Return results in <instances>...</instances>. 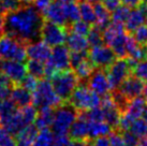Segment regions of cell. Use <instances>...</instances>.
I'll return each instance as SVG.
<instances>
[{
	"label": "cell",
	"mask_w": 147,
	"mask_h": 146,
	"mask_svg": "<svg viewBox=\"0 0 147 146\" xmlns=\"http://www.w3.org/2000/svg\"><path fill=\"white\" fill-rule=\"evenodd\" d=\"M43 14L31 4L3 15L4 34L20 41L25 45L40 40Z\"/></svg>",
	"instance_id": "obj_1"
},
{
	"label": "cell",
	"mask_w": 147,
	"mask_h": 146,
	"mask_svg": "<svg viewBox=\"0 0 147 146\" xmlns=\"http://www.w3.org/2000/svg\"><path fill=\"white\" fill-rule=\"evenodd\" d=\"M78 111L70 102H62L54 109L52 131L54 134H68L74 120L78 118Z\"/></svg>",
	"instance_id": "obj_2"
},
{
	"label": "cell",
	"mask_w": 147,
	"mask_h": 146,
	"mask_svg": "<svg viewBox=\"0 0 147 146\" xmlns=\"http://www.w3.org/2000/svg\"><path fill=\"white\" fill-rule=\"evenodd\" d=\"M51 83L56 95L62 102H65L70 99L73 90L78 85L80 80L73 70L68 69L57 71L51 77Z\"/></svg>",
	"instance_id": "obj_3"
},
{
	"label": "cell",
	"mask_w": 147,
	"mask_h": 146,
	"mask_svg": "<svg viewBox=\"0 0 147 146\" xmlns=\"http://www.w3.org/2000/svg\"><path fill=\"white\" fill-rule=\"evenodd\" d=\"M78 111H87L100 106L101 97L91 90L86 82H80L68 100Z\"/></svg>",
	"instance_id": "obj_4"
},
{
	"label": "cell",
	"mask_w": 147,
	"mask_h": 146,
	"mask_svg": "<svg viewBox=\"0 0 147 146\" xmlns=\"http://www.w3.org/2000/svg\"><path fill=\"white\" fill-rule=\"evenodd\" d=\"M136 65L134 60L129 57L117 58L105 69L106 75L109 78L111 91L116 89L127 77L132 74L133 67Z\"/></svg>",
	"instance_id": "obj_5"
},
{
	"label": "cell",
	"mask_w": 147,
	"mask_h": 146,
	"mask_svg": "<svg viewBox=\"0 0 147 146\" xmlns=\"http://www.w3.org/2000/svg\"><path fill=\"white\" fill-rule=\"evenodd\" d=\"M32 103L37 109L44 106L55 109L56 106L61 104L62 101L56 95L52 83L46 78H41L38 81L37 87L32 91Z\"/></svg>",
	"instance_id": "obj_6"
},
{
	"label": "cell",
	"mask_w": 147,
	"mask_h": 146,
	"mask_svg": "<svg viewBox=\"0 0 147 146\" xmlns=\"http://www.w3.org/2000/svg\"><path fill=\"white\" fill-rule=\"evenodd\" d=\"M0 57L3 59L25 61L27 58L26 45L11 36H0Z\"/></svg>",
	"instance_id": "obj_7"
},
{
	"label": "cell",
	"mask_w": 147,
	"mask_h": 146,
	"mask_svg": "<svg viewBox=\"0 0 147 146\" xmlns=\"http://www.w3.org/2000/svg\"><path fill=\"white\" fill-rule=\"evenodd\" d=\"M68 30H69L68 27L55 24L53 22L44 18L41 26V30H40V38L46 44L54 47L56 45L65 43Z\"/></svg>",
	"instance_id": "obj_8"
},
{
	"label": "cell",
	"mask_w": 147,
	"mask_h": 146,
	"mask_svg": "<svg viewBox=\"0 0 147 146\" xmlns=\"http://www.w3.org/2000/svg\"><path fill=\"white\" fill-rule=\"evenodd\" d=\"M87 54L94 68H101V69H106L117 58L113 49L109 45H104V43L97 46H91V49Z\"/></svg>",
	"instance_id": "obj_9"
},
{
	"label": "cell",
	"mask_w": 147,
	"mask_h": 146,
	"mask_svg": "<svg viewBox=\"0 0 147 146\" xmlns=\"http://www.w3.org/2000/svg\"><path fill=\"white\" fill-rule=\"evenodd\" d=\"M0 71L3 72L14 85H18L27 75V68L22 61L9 60L0 57Z\"/></svg>",
	"instance_id": "obj_10"
},
{
	"label": "cell",
	"mask_w": 147,
	"mask_h": 146,
	"mask_svg": "<svg viewBox=\"0 0 147 146\" xmlns=\"http://www.w3.org/2000/svg\"><path fill=\"white\" fill-rule=\"evenodd\" d=\"M86 84L88 85L90 89L94 90L100 97H104L107 93H111L110 83H109L105 69L94 68L92 73L87 78Z\"/></svg>",
	"instance_id": "obj_11"
},
{
	"label": "cell",
	"mask_w": 147,
	"mask_h": 146,
	"mask_svg": "<svg viewBox=\"0 0 147 146\" xmlns=\"http://www.w3.org/2000/svg\"><path fill=\"white\" fill-rule=\"evenodd\" d=\"M144 89V82L135 76L134 74H131L127 77L126 80L116 88L119 93L126 98L127 100H131L134 97H138L143 93ZM115 90V89H114Z\"/></svg>",
	"instance_id": "obj_12"
},
{
	"label": "cell",
	"mask_w": 147,
	"mask_h": 146,
	"mask_svg": "<svg viewBox=\"0 0 147 146\" xmlns=\"http://www.w3.org/2000/svg\"><path fill=\"white\" fill-rule=\"evenodd\" d=\"M147 17V4L141 2L139 5L133 7L129 12V15L125 22V30L131 33L139 26L143 25Z\"/></svg>",
	"instance_id": "obj_13"
},
{
	"label": "cell",
	"mask_w": 147,
	"mask_h": 146,
	"mask_svg": "<svg viewBox=\"0 0 147 146\" xmlns=\"http://www.w3.org/2000/svg\"><path fill=\"white\" fill-rule=\"evenodd\" d=\"M49 60L54 66L56 71H63V70L71 69V66H70V51L65 45L60 44L54 46Z\"/></svg>",
	"instance_id": "obj_14"
},
{
	"label": "cell",
	"mask_w": 147,
	"mask_h": 146,
	"mask_svg": "<svg viewBox=\"0 0 147 146\" xmlns=\"http://www.w3.org/2000/svg\"><path fill=\"white\" fill-rule=\"evenodd\" d=\"M43 16L45 20H51L55 24L65 26L69 28L70 25L67 22L65 14V9H63V3L60 0H55L49 4V7L45 9L43 12Z\"/></svg>",
	"instance_id": "obj_15"
},
{
	"label": "cell",
	"mask_w": 147,
	"mask_h": 146,
	"mask_svg": "<svg viewBox=\"0 0 147 146\" xmlns=\"http://www.w3.org/2000/svg\"><path fill=\"white\" fill-rule=\"evenodd\" d=\"M26 53L29 59H34L42 62H46L51 57L52 49L44 41H36L26 45Z\"/></svg>",
	"instance_id": "obj_16"
},
{
	"label": "cell",
	"mask_w": 147,
	"mask_h": 146,
	"mask_svg": "<svg viewBox=\"0 0 147 146\" xmlns=\"http://www.w3.org/2000/svg\"><path fill=\"white\" fill-rule=\"evenodd\" d=\"M10 97L18 109L32 103V93L20 84L13 86Z\"/></svg>",
	"instance_id": "obj_17"
},
{
	"label": "cell",
	"mask_w": 147,
	"mask_h": 146,
	"mask_svg": "<svg viewBox=\"0 0 147 146\" xmlns=\"http://www.w3.org/2000/svg\"><path fill=\"white\" fill-rule=\"evenodd\" d=\"M65 42L70 52H86L89 47L88 40L85 36H81L71 30H68Z\"/></svg>",
	"instance_id": "obj_18"
},
{
	"label": "cell",
	"mask_w": 147,
	"mask_h": 146,
	"mask_svg": "<svg viewBox=\"0 0 147 146\" xmlns=\"http://www.w3.org/2000/svg\"><path fill=\"white\" fill-rule=\"evenodd\" d=\"M68 134L72 140H89L88 120H86L81 115H78V118L72 124Z\"/></svg>",
	"instance_id": "obj_19"
},
{
	"label": "cell",
	"mask_w": 147,
	"mask_h": 146,
	"mask_svg": "<svg viewBox=\"0 0 147 146\" xmlns=\"http://www.w3.org/2000/svg\"><path fill=\"white\" fill-rule=\"evenodd\" d=\"M38 133H39V129L37 128V126L34 124H30L20 130L14 135V138L18 144H22L24 146H31L33 141L37 138Z\"/></svg>",
	"instance_id": "obj_20"
},
{
	"label": "cell",
	"mask_w": 147,
	"mask_h": 146,
	"mask_svg": "<svg viewBox=\"0 0 147 146\" xmlns=\"http://www.w3.org/2000/svg\"><path fill=\"white\" fill-rule=\"evenodd\" d=\"M54 119V107H49V106H44V107H40L38 109V114L36 120H34V125L37 126L39 130L45 129V128H49L52 126V122Z\"/></svg>",
	"instance_id": "obj_21"
},
{
	"label": "cell",
	"mask_w": 147,
	"mask_h": 146,
	"mask_svg": "<svg viewBox=\"0 0 147 146\" xmlns=\"http://www.w3.org/2000/svg\"><path fill=\"white\" fill-rule=\"evenodd\" d=\"M94 13H96V17H97V22L96 24L101 30H104L107 25L111 23V12L104 7L102 2H94Z\"/></svg>",
	"instance_id": "obj_22"
},
{
	"label": "cell",
	"mask_w": 147,
	"mask_h": 146,
	"mask_svg": "<svg viewBox=\"0 0 147 146\" xmlns=\"http://www.w3.org/2000/svg\"><path fill=\"white\" fill-rule=\"evenodd\" d=\"M88 129H89L90 140L101 135H109L112 132L113 128L105 120H97V122H88Z\"/></svg>",
	"instance_id": "obj_23"
},
{
	"label": "cell",
	"mask_w": 147,
	"mask_h": 146,
	"mask_svg": "<svg viewBox=\"0 0 147 146\" xmlns=\"http://www.w3.org/2000/svg\"><path fill=\"white\" fill-rule=\"evenodd\" d=\"M78 8H80V14H81L82 20L88 23L89 25L96 24L97 17H96L94 5L91 4V2L86 0H81L78 1Z\"/></svg>",
	"instance_id": "obj_24"
},
{
	"label": "cell",
	"mask_w": 147,
	"mask_h": 146,
	"mask_svg": "<svg viewBox=\"0 0 147 146\" xmlns=\"http://www.w3.org/2000/svg\"><path fill=\"white\" fill-rule=\"evenodd\" d=\"M94 70V66L91 64V61L89 60V58L87 57L86 59L80 62L75 68H73V71L75 72L76 76L78 77L80 82H86L87 78L89 77V75L92 73Z\"/></svg>",
	"instance_id": "obj_25"
},
{
	"label": "cell",
	"mask_w": 147,
	"mask_h": 146,
	"mask_svg": "<svg viewBox=\"0 0 147 146\" xmlns=\"http://www.w3.org/2000/svg\"><path fill=\"white\" fill-rule=\"evenodd\" d=\"M54 133L49 128L39 130L36 140L31 146H53L54 145Z\"/></svg>",
	"instance_id": "obj_26"
},
{
	"label": "cell",
	"mask_w": 147,
	"mask_h": 146,
	"mask_svg": "<svg viewBox=\"0 0 147 146\" xmlns=\"http://www.w3.org/2000/svg\"><path fill=\"white\" fill-rule=\"evenodd\" d=\"M65 9V18L68 24H72L76 20H81V14H80V8H78V2L75 1H68L65 4H63Z\"/></svg>",
	"instance_id": "obj_27"
},
{
	"label": "cell",
	"mask_w": 147,
	"mask_h": 146,
	"mask_svg": "<svg viewBox=\"0 0 147 146\" xmlns=\"http://www.w3.org/2000/svg\"><path fill=\"white\" fill-rule=\"evenodd\" d=\"M26 68H27V72L38 80L45 77V64L42 61L30 59L27 62Z\"/></svg>",
	"instance_id": "obj_28"
},
{
	"label": "cell",
	"mask_w": 147,
	"mask_h": 146,
	"mask_svg": "<svg viewBox=\"0 0 147 146\" xmlns=\"http://www.w3.org/2000/svg\"><path fill=\"white\" fill-rule=\"evenodd\" d=\"M17 109L18 107L11 99L9 100L7 98L3 100H0V122L13 115L17 111Z\"/></svg>",
	"instance_id": "obj_29"
},
{
	"label": "cell",
	"mask_w": 147,
	"mask_h": 146,
	"mask_svg": "<svg viewBox=\"0 0 147 146\" xmlns=\"http://www.w3.org/2000/svg\"><path fill=\"white\" fill-rule=\"evenodd\" d=\"M129 131L136 135L139 139H142L144 137H147V122L143 117L136 118L131 124Z\"/></svg>",
	"instance_id": "obj_30"
},
{
	"label": "cell",
	"mask_w": 147,
	"mask_h": 146,
	"mask_svg": "<svg viewBox=\"0 0 147 146\" xmlns=\"http://www.w3.org/2000/svg\"><path fill=\"white\" fill-rule=\"evenodd\" d=\"M130 7L126 4H120L118 8H116L114 11H112L111 14V22L119 23V24H125L127 17L130 12Z\"/></svg>",
	"instance_id": "obj_31"
},
{
	"label": "cell",
	"mask_w": 147,
	"mask_h": 146,
	"mask_svg": "<svg viewBox=\"0 0 147 146\" xmlns=\"http://www.w3.org/2000/svg\"><path fill=\"white\" fill-rule=\"evenodd\" d=\"M87 40H88L89 46H97V45L103 44L104 42H103L102 30L97 25H91L89 32L87 34Z\"/></svg>",
	"instance_id": "obj_32"
},
{
	"label": "cell",
	"mask_w": 147,
	"mask_h": 146,
	"mask_svg": "<svg viewBox=\"0 0 147 146\" xmlns=\"http://www.w3.org/2000/svg\"><path fill=\"white\" fill-rule=\"evenodd\" d=\"M24 4L20 0H0V15H5L8 13L14 12L21 9Z\"/></svg>",
	"instance_id": "obj_33"
},
{
	"label": "cell",
	"mask_w": 147,
	"mask_h": 146,
	"mask_svg": "<svg viewBox=\"0 0 147 146\" xmlns=\"http://www.w3.org/2000/svg\"><path fill=\"white\" fill-rule=\"evenodd\" d=\"M13 86L14 84L9 80V77L3 72L0 71V100L10 97Z\"/></svg>",
	"instance_id": "obj_34"
},
{
	"label": "cell",
	"mask_w": 147,
	"mask_h": 146,
	"mask_svg": "<svg viewBox=\"0 0 147 146\" xmlns=\"http://www.w3.org/2000/svg\"><path fill=\"white\" fill-rule=\"evenodd\" d=\"M90 27H91V25H89L88 23L78 20L76 22L72 23V24H70L69 30H71V31H73L75 33H78L81 36H87V34H88L90 30Z\"/></svg>",
	"instance_id": "obj_35"
},
{
	"label": "cell",
	"mask_w": 147,
	"mask_h": 146,
	"mask_svg": "<svg viewBox=\"0 0 147 146\" xmlns=\"http://www.w3.org/2000/svg\"><path fill=\"white\" fill-rule=\"evenodd\" d=\"M132 74L141 78L143 82H147V58L136 62V65L133 67Z\"/></svg>",
	"instance_id": "obj_36"
},
{
	"label": "cell",
	"mask_w": 147,
	"mask_h": 146,
	"mask_svg": "<svg viewBox=\"0 0 147 146\" xmlns=\"http://www.w3.org/2000/svg\"><path fill=\"white\" fill-rule=\"evenodd\" d=\"M132 36L135 39V41L140 44L146 45L147 44V25H141L138 28L131 32Z\"/></svg>",
	"instance_id": "obj_37"
},
{
	"label": "cell",
	"mask_w": 147,
	"mask_h": 146,
	"mask_svg": "<svg viewBox=\"0 0 147 146\" xmlns=\"http://www.w3.org/2000/svg\"><path fill=\"white\" fill-rule=\"evenodd\" d=\"M16 141L8 130L0 127V146H14Z\"/></svg>",
	"instance_id": "obj_38"
},
{
	"label": "cell",
	"mask_w": 147,
	"mask_h": 146,
	"mask_svg": "<svg viewBox=\"0 0 147 146\" xmlns=\"http://www.w3.org/2000/svg\"><path fill=\"white\" fill-rule=\"evenodd\" d=\"M87 57H88L87 51L86 52H70V66H71V69L75 68L80 62H82Z\"/></svg>",
	"instance_id": "obj_39"
},
{
	"label": "cell",
	"mask_w": 147,
	"mask_h": 146,
	"mask_svg": "<svg viewBox=\"0 0 147 146\" xmlns=\"http://www.w3.org/2000/svg\"><path fill=\"white\" fill-rule=\"evenodd\" d=\"M121 132H123L121 137H123L125 146H138L140 139L136 135H134L129 130H125V131H121Z\"/></svg>",
	"instance_id": "obj_40"
},
{
	"label": "cell",
	"mask_w": 147,
	"mask_h": 146,
	"mask_svg": "<svg viewBox=\"0 0 147 146\" xmlns=\"http://www.w3.org/2000/svg\"><path fill=\"white\" fill-rule=\"evenodd\" d=\"M38 81H39L38 78H36V77L32 76V75H30V74H28V75H26V76L22 80V82L20 83V85H22L23 87L27 88V89L30 90V91L32 93L33 90L36 89V87H37Z\"/></svg>",
	"instance_id": "obj_41"
},
{
	"label": "cell",
	"mask_w": 147,
	"mask_h": 146,
	"mask_svg": "<svg viewBox=\"0 0 147 146\" xmlns=\"http://www.w3.org/2000/svg\"><path fill=\"white\" fill-rule=\"evenodd\" d=\"M110 138V146H125L123 137L119 133L118 130H114L109 134Z\"/></svg>",
	"instance_id": "obj_42"
},
{
	"label": "cell",
	"mask_w": 147,
	"mask_h": 146,
	"mask_svg": "<svg viewBox=\"0 0 147 146\" xmlns=\"http://www.w3.org/2000/svg\"><path fill=\"white\" fill-rule=\"evenodd\" d=\"M89 146H110V138L107 135H101L90 139Z\"/></svg>",
	"instance_id": "obj_43"
},
{
	"label": "cell",
	"mask_w": 147,
	"mask_h": 146,
	"mask_svg": "<svg viewBox=\"0 0 147 146\" xmlns=\"http://www.w3.org/2000/svg\"><path fill=\"white\" fill-rule=\"evenodd\" d=\"M54 145L53 146H68L71 139L68 134H54Z\"/></svg>",
	"instance_id": "obj_44"
},
{
	"label": "cell",
	"mask_w": 147,
	"mask_h": 146,
	"mask_svg": "<svg viewBox=\"0 0 147 146\" xmlns=\"http://www.w3.org/2000/svg\"><path fill=\"white\" fill-rule=\"evenodd\" d=\"M102 3L110 12H112L121 4V0H102Z\"/></svg>",
	"instance_id": "obj_45"
},
{
	"label": "cell",
	"mask_w": 147,
	"mask_h": 146,
	"mask_svg": "<svg viewBox=\"0 0 147 146\" xmlns=\"http://www.w3.org/2000/svg\"><path fill=\"white\" fill-rule=\"evenodd\" d=\"M52 0H34L36 2V8H37L38 11L43 14V12L45 11V9L49 7V4L51 3Z\"/></svg>",
	"instance_id": "obj_46"
},
{
	"label": "cell",
	"mask_w": 147,
	"mask_h": 146,
	"mask_svg": "<svg viewBox=\"0 0 147 146\" xmlns=\"http://www.w3.org/2000/svg\"><path fill=\"white\" fill-rule=\"evenodd\" d=\"M68 146H89V140H72Z\"/></svg>",
	"instance_id": "obj_47"
},
{
	"label": "cell",
	"mask_w": 147,
	"mask_h": 146,
	"mask_svg": "<svg viewBox=\"0 0 147 146\" xmlns=\"http://www.w3.org/2000/svg\"><path fill=\"white\" fill-rule=\"evenodd\" d=\"M141 2H142V0H121V3L126 4V5L130 7V8H133V7L139 5Z\"/></svg>",
	"instance_id": "obj_48"
},
{
	"label": "cell",
	"mask_w": 147,
	"mask_h": 146,
	"mask_svg": "<svg viewBox=\"0 0 147 146\" xmlns=\"http://www.w3.org/2000/svg\"><path fill=\"white\" fill-rule=\"evenodd\" d=\"M4 34V26H3V16L0 15V36Z\"/></svg>",
	"instance_id": "obj_49"
},
{
	"label": "cell",
	"mask_w": 147,
	"mask_h": 146,
	"mask_svg": "<svg viewBox=\"0 0 147 146\" xmlns=\"http://www.w3.org/2000/svg\"><path fill=\"white\" fill-rule=\"evenodd\" d=\"M23 4H32L34 2V0H20Z\"/></svg>",
	"instance_id": "obj_50"
},
{
	"label": "cell",
	"mask_w": 147,
	"mask_h": 146,
	"mask_svg": "<svg viewBox=\"0 0 147 146\" xmlns=\"http://www.w3.org/2000/svg\"><path fill=\"white\" fill-rule=\"evenodd\" d=\"M143 93H144V98H145V99H146V101H147V82H146V84H145V85H144Z\"/></svg>",
	"instance_id": "obj_51"
},
{
	"label": "cell",
	"mask_w": 147,
	"mask_h": 146,
	"mask_svg": "<svg viewBox=\"0 0 147 146\" xmlns=\"http://www.w3.org/2000/svg\"><path fill=\"white\" fill-rule=\"evenodd\" d=\"M86 1H89V2H91V3H94V2H98V1H100V0H86Z\"/></svg>",
	"instance_id": "obj_52"
},
{
	"label": "cell",
	"mask_w": 147,
	"mask_h": 146,
	"mask_svg": "<svg viewBox=\"0 0 147 146\" xmlns=\"http://www.w3.org/2000/svg\"><path fill=\"white\" fill-rule=\"evenodd\" d=\"M65 2H68V1H75V2H78V1H81V0H63Z\"/></svg>",
	"instance_id": "obj_53"
},
{
	"label": "cell",
	"mask_w": 147,
	"mask_h": 146,
	"mask_svg": "<svg viewBox=\"0 0 147 146\" xmlns=\"http://www.w3.org/2000/svg\"><path fill=\"white\" fill-rule=\"evenodd\" d=\"M14 146H24V145H22V144H18V143H16V144H15Z\"/></svg>",
	"instance_id": "obj_54"
},
{
	"label": "cell",
	"mask_w": 147,
	"mask_h": 146,
	"mask_svg": "<svg viewBox=\"0 0 147 146\" xmlns=\"http://www.w3.org/2000/svg\"><path fill=\"white\" fill-rule=\"evenodd\" d=\"M142 2H143V3H146L147 4V0H142Z\"/></svg>",
	"instance_id": "obj_55"
},
{
	"label": "cell",
	"mask_w": 147,
	"mask_h": 146,
	"mask_svg": "<svg viewBox=\"0 0 147 146\" xmlns=\"http://www.w3.org/2000/svg\"><path fill=\"white\" fill-rule=\"evenodd\" d=\"M145 23H146V25H147V17H146V20H145Z\"/></svg>",
	"instance_id": "obj_56"
},
{
	"label": "cell",
	"mask_w": 147,
	"mask_h": 146,
	"mask_svg": "<svg viewBox=\"0 0 147 146\" xmlns=\"http://www.w3.org/2000/svg\"><path fill=\"white\" fill-rule=\"evenodd\" d=\"M60 1H62V2H63V0H60Z\"/></svg>",
	"instance_id": "obj_57"
}]
</instances>
